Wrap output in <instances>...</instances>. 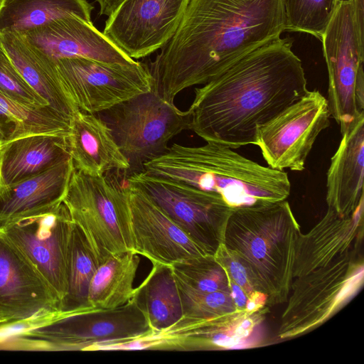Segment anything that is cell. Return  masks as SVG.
<instances>
[{"label": "cell", "instance_id": "f1b7e54d", "mask_svg": "<svg viewBox=\"0 0 364 364\" xmlns=\"http://www.w3.org/2000/svg\"><path fill=\"white\" fill-rule=\"evenodd\" d=\"M100 263L82 231L74 223L68 264L67 293L59 313L72 314L94 309L88 305V289Z\"/></svg>", "mask_w": 364, "mask_h": 364}, {"label": "cell", "instance_id": "7a4b0ae2", "mask_svg": "<svg viewBox=\"0 0 364 364\" xmlns=\"http://www.w3.org/2000/svg\"><path fill=\"white\" fill-rule=\"evenodd\" d=\"M293 38H279L248 53L194 90L189 129L206 142L236 149L254 144L258 128L307 92Z\"/></svg>", "mask_w": 364, "mask_h": 364}, {"label": "cell", "instance_id": "484cf974", "mask_svg": "<svg viewBox=\"0 0 364 364\" xmlns=\"http://www.w3.org/2000/svg\"><path fill=\"white\" fill-rule=\"evenodd\" d=\"M140 257L132 251L110 255L100 263L88 289V305L110 309L129 301L134 294V282Z\"/></svg>", "mask_w": 364, "mask_h": 364}, {"label": "cell", "instance_id": "ac0fdd59", "mask_svg": "<svg viewBox=\"0 0 364 364\" xmlns=\"http://www.w3.org/2000/svg\"><path fill=\"white\" fill-rule=\"evenodd\" d=\"M20 34L53 62L68 58L121 64L136 61L100 31L92 21L74 14Z\"/></svg>", "mask_w": 364, "mask_h": 364}, {"label": "cell", "instance_id": "9c48e42d", "mask_svg": "<svg viewBox=\"0 0 364 364\" xmlns=\"http://www.w3.org/2000/svg\"><path fill=\"white\" fill-rule=\"evenodd\" d=\"M321 41L328 70L326 100L341 132L364 114V31L353 0H340Z\"/></svg>", "mask_w": 364, "mask_h": 364}, {"label": "cell", "instance_id": "603a6c76", "mask_svg": "<svg viewBox=\"0 0 364 364\" xmlns=\"http://www.w3.org/2000/svg\"><path fill=\"white\" fill-rule=\"evenodd\" d=\"M68 136L38 134L6 142L0 149V186L18 183L71 159Z\"/></svg>", "mask_w": 364, "mask_h": 364}, {"label": "cell", "instance_id": "4dcf8cb0", "mask_svg": "<svg viewBox=\"0 0 364 364\" xmlns=\"http://www.w3.org/2000/svg\"><path fill=\"white\" fill-rule=\"evenodd\" d=\"M285 31L304 32L321 40L340 0H282Z\"/></svg>", "mask_w": 364, "mask_h": 364}, {"label": "cell", "instance_id": "74e56055", "mask_svg": "<svg viewBox=\"0 0 364 364\" xmlns=\"http://www.w3.org/2000/svg\"><path fill=\"white\" fill-rule=\"evenodd\" d=\"M1 324H3V323H0V325H1Z\"/></svg>", "mask_w": 364, "mask_h": 364}, {"label": "cell", "instance_id": "30bf717a", "mask_svg": "<svg viewBox=\"0 0 364 364\" xmlns=\"http://www.w3.org/2000/svg\"><path fill=\"white\" fill-rule=\"evenodd\" d=\"M127 183L143 191L206 255L223 243L232 208L220 196L148 175L128 176Z\"/></svg>", "mask_w": 364, "mask_h": 364}, {"label": "cell", "instance_id": "44dd1931", "mask_svg": "<svg viewBox=\"0 0 364 364\" xmlns=\"http://www.w3.org/2000/svg\"><path fill=\"white\" fill-rule=\"evenodd\" d=\"M68 143L75 168L97 176L129 173L128 161L98 115L79 109L72 120Z\"/></svg>", "mask_w": 364, "mask_h": 364}, {"label": "cell", "instance_id": "cb8c5ba5", "mask_svg": "<svg viewBox=\"0 0 364 364\" xmlns=\"http://www.w3.org/2000/svg\"><path fill=\"white\" fill-rule=\"evenodd\" d=\"M74 168L70 159L38 175L0 186V224L62 203Z\"/></svg>", "mask_w": 364, "mask_h": 364}, {"label": "cell", "instance_id": "d6a6232c", "mask_svg": "<svg viewBox=\"0 0 364 364\" xmlns=\"http://www.w3.org/2000/svg\"><path fill=\"white\" fill-rule=\"evenodd\" d=\"M0 92L25 106L38 108L48 103L23 79L0 41Z\"/></svg>", "mask_w": 364, "mask_h": 364}, {"label": "cell", "instance_id": "9a60e30c", "mask_svg": "<svg viewBox=\"0 0 364 364\" xmlns=\"http://www.w3.org/2000/svg\"><path fill=\"white\" fill-rule=\"evenodd\" d=\"M191 0H124L102 33L133 60L164 47L177 31Z\"/></svg>", "mask_w": 364, "mask_h": 364}, {"label": "cell", "instance_id": "d4e9b609", "mask_svg": "<svg viewBox=\"0 0 364 364\" xmlns=\"http://www.w3.org/2000/svg\"><path fill=\"white\" fill-rule=\"evenodd\" d=\"M152 331L164 330L183 316L178 287L171 265L152 262V269L135 288L133 297Z\"/></svg>", "mask_w": 364, "mask_h": 364}, {"label": "cell", "instance_id": "8fae6325", "mask_svg": "<svg viewBox=\"0 0 364 364\" xmlns=\"http://www.w3.org/2000/svg\"><path fill=\"white\" fill-rule=\"evenodd\" d=\"M73 226L63 202L0 224V232L38 270L60 304L67 293Z\"/></svg>", "mask_w": 364, "mask_h": 364}, {"label": "cell", "instance_id": "4fadbf2b", "mask_svg": "<svg viewBox=\"0 0 364 364\" xmlns=\"http://www.w3.org/2000/svg\"><path fill=\"white\" fill-rule=\"evenodd\" d=\"M330 118L326 98L318 90H308L258 128L255 145L271 168L301 171L317 137L330 125Z\"/></svg>", "mask_w": 364, "mask_h": 364}, {"label": "cell", "instance_id": "e0dca14e", "mask_svg": "<svg viewBox=\"0 0 364 364\" xmlns=\"http://www.w3.org/2000/svg\"><path fill=\"white\" fill-rule=\"evenodd\" d=\"M127 186L135 253L167 265L208 255L143 191Z\"/></svg>", "mask_w": 364, "mask_h": 364}, {"label": "cell", "instance_id": "52a82bcc", "mask_svg": "<svg viewBox=\"0 0 364 364\" xmlns=\"http://www.w3.org/2000/svg\"><path fill=\"white\" fill-rule=\"evenodd\" d=\"M363 279L364 263L359 248L294 278L278 337H296L324 323L355 296Z\"/></svg>", "mask_w": 364, "mask_h": 364}, {"label": "cell", "instance_id": "5b68a950", "mask_svg": "<svg viewBox=\"0 0 364 364\" xmlns=\"http://www.w3.org/2000/svg\"><path fill=\"white\" fill-rule=\"evenodd\" d=\"M152 331L136 301L110 309L59 314L8 340L1 348L28 350H99L107 345L143 337Z\"/></svg>", "mask_w": 364, "mask_h": 364}, {"label": "cell", "instance_id": "d590c367", "mask_svg": "<svg viewBox=\"0 0 364 364\" xmlns=\"http://www.w3.org/2000/svg\"><path fill=\"white\" fill-rule=\"evenodd\" d=\"M358 24L360 29L364 31V0H353Z\"/></svg>", "mask_w": 364, "mask_h": 364}, {"label": "cell", "instance_id": "f546056e", "mask_svg": "<svg viewBox=\"0 0 364 364\" xmlns=\"http://www.w3.org/2000/svg\"><path fill=\"white\" fill-rule=\"evenodd\" d=\"M178 286L195 292L230 291L224 267L214 255H202L171 265Z\"/></svg>", "mask_w": 364, "mask_h": 364}, {"label": "cell", "instance_id": "7402d4cb", "mask_svg": "<svg viewBox=\"0 0 364 364\" xmlns=\"http://www.w3.org/2000/svg\"><path fill=\"white\" fill-rule=\"evenodd\" d=\"M0 41L25 82L51 107L73 119L79 109L63 88L55 63L16 31L1 32Z\"/></svg>", "mask_w": 364, "mask_h": 364}, {"label": "cell", "instance_id": "277c9868", "mask_svg": "<svg viewBox=\"0 0 364 364\" xmlns=\"http://www.w3.org/2000/svg\"><path fill=\"white\" fill-rule=\"evenodd\" d=\"M300 232L286 200L231 210L223 244L246 266L269 307L287 301Z\"/></svg>", "mask_w": 364, "mask_h": 364}, {"label": "cell", "instance_id": "6da1fadb", "mask_svg": "<svg viewBox=\"0 0 364 364\" xmlns=\"http://www.w3.org/2000/svg\"><path fill=\"white\" fill-rule=\"evenodd\" d=\"M284 31L282 0H191L148 66L152 90L174 103L183 90L207 83Z\"/></svg>", "mask_w": 364, "mask_h": 364}, {"label": "cell", "instance_id": "ffe728a7", "mask_svg": "<svg viewBox=\"0 0 364 364\" xmlns=\"http://www.w3.org/2000/svg\"><path fill=\"white\" fill-rule=\"evenodd\" d=\"M341 133L326 174V200L328 208L346 217L364 200V114Z\"/></svg>", "mask_w": 364, "mask_h": 364}, {"label": "cell", "instance_id": "7c38bea8", "mask_svg": "<svg viewBox=\"0 0 364 364\" xmlns=\"http://www.w3.org/2000/svg\"><path fill=\"white\" fill-rule=\"evenodd\" d=\"M55 63L63 88L84 112L97 114L152 90L149 67L136 60L121 64L68 58Z\"/></svg>", "mask_w": 364, "mask_h": 364}, {"label": "cell", "instance_id": "ba28073f", "mask_svg": "<svg viewBox=\"0 0 364 364\" xmlns=\"http://www.w3.org/2000/svg\"><path fill=\"white\" fill-rule=\"evenodd\" d=\"M109 129L129 164V176L164 154L175 136L189 129L188 111L180 110L154 90L95 114Z\"/></svg>", "mask_w": 364, "mask_h": 364}, {"label": "cell", "instance_id": "8992f818", "mask_svg": "<svg viewBox=\"0 0 364 364\" xmlns=\"http://www.w3.org/2000/svg\"><path fill=\"white\" fill-rule=\"evenodd\" d=\"M63 202L100 264L110 255L134 252L128 186L109 173L74 168Z\"/></svg>", "mask_w": 364, "mask_h": 364}, {"label": "cell", "instance_id": "83f0119b", "mask_svg": "<svg viewBox=\"0 0 364 364\" xmlns=\"http://www.w3.org/2000/svg\"><path fill=\"white\" fill-rule=\"evenodd\" d=\"M72 120L50 105L29 107L0 92V129L6 142L38 134L69 136Z\"/></svg>", "mask_w": 364, "mask_h": 364}, {"label": "cell", "instance_id": "8d00e7d4", "mask_svg": "<svg viewBox=\"0 0 364 364\" xmlns=\"http://www.w3.org/2000/svg\"><path fill=\"white\" fill-rule=\"evenodd\" d=\"M6 143V138L0 129V149Z\"/></svg>", "mask_w": 364, "mask_h": 364}, {"label": "cell", "instance_id": "1f68e13d", "mask_svg": "<svg viewBox=\"0 0 364 364\" xmlns=\"http://www.w3.org/2000/svg\"><path fill=\"white\" fill-rule=\"evenodd\" d=\"M178 287L184 317L207 318L240 311L230 291L200 293Z\"/></svg>", "mask_w": 364, "mask_h": 364}, {"label": "cell", "instance_id": "836d02e7", "mask_svg": "<svg viewBox=\"0 0 364 364\" xmlns=\"http://www.w3.org/2000/svg\"><path fill=\"white\" fill-rule=\"evenodd\" d=\"M214 257L224 267L229 279L245 294L252 310L267 306V296L259 290L249 270L235 254L221 244Z\"/></svg>", "mask_w": 364, "mask_h": 364}, {"label": "cell", "instance_id": "3957f363", "mask_svg": "<svg viewBox=\"0 0 364 364\" xmlns=\"http://www.w3.org/2000/svg\"><path fill=\"white\" fill-rule=\"evenodd\" d=\"M142 172L217 194L232 208L286 200L291 183L284 171L264 166L228 146L174 143L144 164Z\"/></svg>", "mask_w": 364, "mask_h": 364}, {"label": "cell", "instance_id": "5bb4252c", "mask_svg": "<svg viewBox=\"0 0 364 364\" xmlns=\"http://www.w3.org/2000/svg\"><path fill=\"white\" fill-rule=\"evenodd\" d=\"M269 306L207 318L182 316L171 326L114 346V350H212L244 341L265 318Z\"/></svg>", "mask_w": 364, "mask_h": 364}, {"label": "cell", "instance_id": "e575fe53", "mask_svg": "<svg viewBox=\"0 0 364 364\" xmlns=\"http://www.w3.org/2000/svg\"><path fill=\"white\" fill-rule=\"evenodd\" d=\"M124 0H95L100 6V15L109 16Z\"/></svg>", "mask_w": 364, "mask_h": 364}, {"label": "cell", "instance_id": "4316f807", "mask_svg": "<svg viewBox=\"0 0 364 364\" xmlns=\"http://www.w3.org/2000/svg\"><path fill=\"white\" fill-rule=\"evenodd\" d=\"M93 9L87 0H0V33H22L73 14L92 21Z\"/></svg>", "mask_w": 364, "mask_h": 364}, {"label": "cell", "instance_id": "d6986e66", "mask_svg": "<svg viewBox=\"0 0 364 364\" xmlns=\"http://www.w3.org/2000/svg\"><path fill=\"white\" fill-rule=\"evenodd\" d=\"M363 204L364 200L353 214L346 217L328 208L325 215L309 232H300L295 247L294 278L359 248L363 235Z\"/></svg>", "mask_w": 364, "mask_h": 364}, {"label": "cell", "instance_id": "2e32d148", "mask_svg": "<svg viewBox=\"0 0 364 364\" xmlns=\"http://www.w3.org/2000/svg\"><path fill=\"white\" fill-rule=\"evenodd\" d=\"M59 306L46 279L0 232V323L50 320Z\"/></svg>", "mask_w": 364, "mask_h": 364}]
</instances>
